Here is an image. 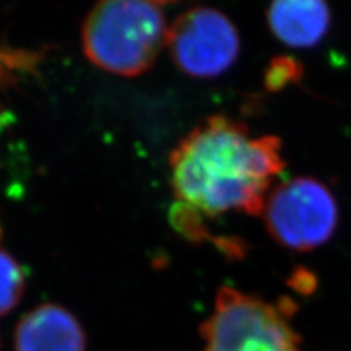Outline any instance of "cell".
<instances>
[{
    "instance_id": "cell-5",
    "label": "cell",
    "mask_w": 351,
    "mask_h": 351,
    "mask_svg": "<svg viewBox=\"0 0 351 351\" xmlns=\"http://www.w3.org/2000/svg\"><path fill=\"white\" fill-rule=\"evenodd\" d=\"M167 47L178 68L193 78H215L234 64L240 38L233 22L219 10L195 8L169 31Z\"/></svg>"
},
{
    "instance_id": "cell-2",
    "label": "cell",
    "mask_w": 351,
    "mask_h": 351,
    "mask_svg": "<svg viewBox=\"0 0 351 351\" xmlns=\"http://www.w3.org/2000/svg\"><path fill=\"white\" fill-rule=\"evenodd\" d=\"M166 3L110 0L93 8L82 28L85 56L98 69L126 78L156 63L169 31Z\"/></svg>"
},
{
    "instance_id": "cell-4",
    "label": "cell",
    "mask_w": 351,
    "mask_h": 351,
    "mask_svg": "<svg viewBox=\"0 0 351 351\" xmlns=\"http://www.w3.org/2000/svg\"><path fill=\"white\" fill-rule=\"evenodd\" d=\"M269 234L298 252L325 245L338 226V205L326 186L312 178H295L274 189L263 210Z\"/></svg>"
},
{
    "instance_id": "cell-6",
    "label": "cell",
    "mask_w": 351,
    "mask_h": 351,
    "mask_svg": "<svg viewBox=\"0 0 351 351\" xmlns=\"http://www.w3.org/2000/svg\"><path fill=\"white\" fill-rule=\"evenodd\" d=\"M15 351H85V335L64 307L41 304L18 324Z\"/></svg>"
},
{
    "instance_id": "cell-8",
    "label": "cell",
    "mask_w": 351,
    "mask_h": 351,
    "mask_svg": "<svg viewBox=\"0 0 351 351\" xmlns=\"http://www.w3.org/2000/svg\"><path fill=\"white\" fill-rule=\"evenodd\" d=\"M25 290V274L8 252L0 250V316L19 303Z\"/></svg>"
},
{
    "instance_id": "cell-3",
    "label": "cell",
    "mask_w": 351,
    "mask_h": 351,
    "mask_svg": "<svg viewBox=\"0 0 351 351\" xmlns=\"http://www.w3.org/2000/svg\"><path fill=\"white\" fill-rule=\"evenodd\" d=\"M293 302L278 306L232 287L217 294L213 315L202 325L205 351H303L302 338L290 326Z\"/></svg>"
},
{
    "instance_id": "cell-9",
    "label": "cell",
    "mask_w": 351,
    "mask_h": 351,
    "mask_svg": "<svg viewBox=\"0 0 351 351\" xmlns=\"http://www.w3.org/2000/svg\"><path fill=\"white\" fill-rule=\"evenodd\" d=\"M32 60L34 58L24 51H5L0 49V86L8 81L10 73L27 68V64Z\"/></svg>"
},
{
    "instance_id": "cell-10",
    "label": "cell",
    "mask_w": 351,
    "mask_h": 351,
    "mask_svg": "<svg viewBox=\"0 0 351 351\" xmlns=\"http://www.w3.org/2000/svg\"><path fill=\"white\" fill-rule=\"evenodd\" d=\"M294 62L291 60H280L274 62L271 64V69L268 72V85L269 88H281L285 82H289L291 78H294Z\"/></svg>"
},
{
    "instance_id": "cell-1",
    "label": "cell",
    "mask_w": 351,
    "mask_h": 351,
    "mask_svg": "<svg viewBox=\"0 0 351 351\" xmlns=\"http://www.w3.org/2000/svg\"><path fill=\"white\" fill-rule=\"evenodd\" d=\"M284 167L277 136H254L237 120L208 117L170 156L174 227L189 240L201 241L208 237L204 218L262 214L269 186Z\"/></svg>"
},
{
    "instance_id": "cell-7",
    "label": "cell",
    "mask_w": 351,
    "mask_h": 351,
    "mask_svg": "<svg viewBox=\"0 0 351 351\" xmlns=\"http://www.w3.org/2000/svg\"><path fill=\"white\" fill-rule=\"evenodd\" d=\"M267 18L276 38L294 49L315 47L331 27V10L321 0H278Z\"/></svg>"
}]
</instances>
